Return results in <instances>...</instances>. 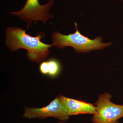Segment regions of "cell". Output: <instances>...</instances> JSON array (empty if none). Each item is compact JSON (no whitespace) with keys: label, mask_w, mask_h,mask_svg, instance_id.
<instances>
[{"label":"cell","mask_w":123,"mask_h":123,"mask_svg":"<svg viewBox=\"0 0 123 123\" xmlns=\"http://www.w3.org/2000/svg\"><path fill=\"white\" fill-rule=\"evenodd\" d=\"M45 36L43 33H40L36 37L26 33V30L18 27H9L6 31V42L9 49L17 50L20 49L26 50L29 59L39 63L47 57L50 52L49 48L53 44H48L41 41Z\"/></svg>","instance_id":"6da1fadb"},{"label":"cell","mask_w":123,"mask_h":123,"mask_svg":"<svg viewBox=\"0 0 123 123\" xmlns=\"http://www.w3.org/2000/svg\"><path fill=\"white\" fill-rule=\"evenodd\" d=\"M74 23L76 31L74 33L64 35L56 31L52 34L53 46L59 48L72 47L76 52L86 53L91 51L101 50L111 45V42L102 43V39L100 36L92 40L85 36L78 30L76 23Z\"/></svg>","instance_id":"7a4b0ae2"},{"label":"cell","mask_w":123,"mask_h":123,"mask_svg":"<svg viewBox=\"0 0 123 123\" xmlns=\"http://www.w3.org/2000/svg\"><path fill=\"white\" fill-rule=\"evenodd\" d=\"M111 97L107 93L99 96L95 103L96 111L92 123H119L118 119L123 117V105L112 103Z\"/></svg>","instance_id":"3957f363"},{"label":"cell","mask_w":123,"mask_h":123,"mask_svg":"<svg viewBox=\"0 0 123 123\" xmlns=\"http://www.w3.org/2000/svg\"><path fill=\"white\" fill-rule=\"evenodd\" d=\"M23 116L28 119H45L51 117L62 121L68 120L69 117L63 95L58 96L44 107L26 108Z\"/></svg>","instance_id":"277c9868"},{"label":"cell","mask_w":123,"mask_h":123,"mask_svg":"<svg viewBox=\"0 0 123 123\" xmlns=\"http://www.w3.org/2000/svg\"><path fill=\"white\" fill-rule=\"evenodd\" d=\"M53 3L54 0H50L45 4L42 5L39 0H26L24 7L20 11L8 12L26 21L29 25L33 21H42L44 24L53 17L49 11Z\"/></svg>","instance_id":"5b68a950"},{"label":"cell","mask_w":123,"mask_h":123,"mask_svg":"<svg viewBox=\"0 0 123 123\" xmlns=\"http://www.w3.org/2000/svg\"><path fill=\"white\" fill-rule=\"evenodd\" d=\"M64 99L69 116L80 114L94 115L96 112V106L91 104L64 96Z\"/></svg>","instance_id":"8992f818"},{"label":"cell","mask_w":123,"mask_h":123,"mask_svg":"<svg viewBox=\"0 0 123 123\" xmlns=\"http://www.w3.org/2000/svg\"><path fill=\"white\" fill-rule=\"evenodd\" d=\"M39 70L43 75L54 77L59 74L61 65L57 60L52 58L42 62L40 64Z\"/></svg>","instance_id":"52a82bcc"},{"label":"cell","mask_w":123,"mask_h":123,"mask_svg":"<svg viewBox=\"0 0 123 123\" xmlns=\"http://www.w3.org/2000/svg\"><path fill=\"white\" fill-rule=\"evenodd\" d=\"M63 123V122H59V123Z\"/></svg>","instance_id":"ba28073f"},{"label":"cell","mask_w":123,"mask_h":123,"mask_svg":"<svg viewBox=\"0 0 123 123\" xmlns=\"http://www.w3.org/2000/svg\"><path fill=\"white\" fill-rule=\"evenodd\" d=\"M121 0V1H123V0Z\"/></svg>","instance_id":"9c48e42d"}]
</instances>
